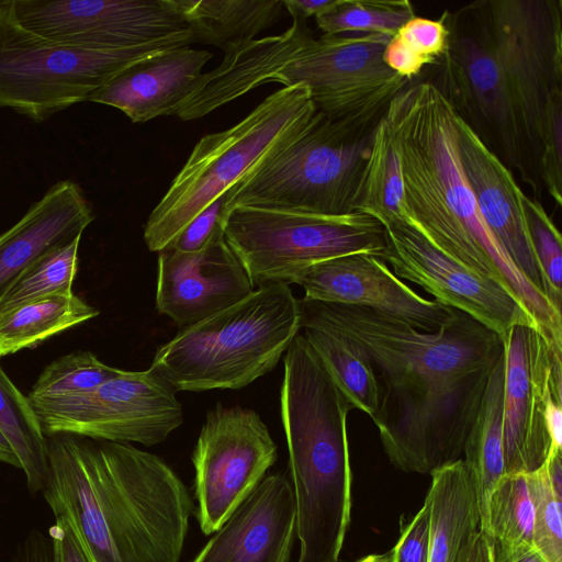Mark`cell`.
Wrapping results in <instances>:
<instances>
[{"label": "cell", "mask_w": 562, "mask_h": 562, "mask_svg": "<svg viewBox=\"0 0 562 562\" xmlns=\"http://www.w3.org/2000/svg\"><path fill=\"white\" fill-rule=\"evenodd\" d=\"M300 327L336 331L370 361L380 387L373 419L390 462L431 475L463 456L502 338L454 311L449 324L425 333L362 306L299 300Z\"/></svg>", "instance_id": "1"}, {"label": "cell", "mask_w": 562, "mask_h": 562, "mask_svg": "<svg viewBox=\"0 0 562 562\" xmlns=\"http://www.w3.org/2000/svg\"><path fill=\"white\" fill-rule=\"evenodd\" d=\"M42 494L92 562H180L192 497L158 456L131 443L46 436Z\"/></svg>", "instance_id": "2"}, {"label": "cell", "mask_w": 562, "mask_h": 562, "mask_svg": "<svg viewBox=\"0 0 562 562\" xmlns=\"http://www.w3.org/2000/svg\"><path fill=\"white\" fill-rule=\"evenodd\" d=\"M384 117L397 142L411 223L440 251L509 291L544 337L561 342V312L518 271L480 214L462 169L451 104L429 81H412Z\"/></svg>", "instance_id": "3"}, {"label": "cell", "mask_w": 562, "mask_h": 562, "mask_svg": "<svg viewBox=\"0 0 562 562\" xmlns=\"http://www.w3.org/2000/svg\"><path fill=\"white\" fill-rule=\"evenodd\" d=\"M280 35L254 38L224 54L221 64L203 72L175 115L203 117L250 90L279 82L305 86L321 113L358 128H371L409 80L383 61L392 35L368 33L315 38L307 20L291 14Z\"/></svg>", "instance_id": "4"}, {"label": "cell", "mask_w": 562, "mask_h": 562, "mask_svg": "<svg viewBox=\"0 0 562 562\" xmlns=\"http://www.w3.org/2000/svg\"><path fill=\"white\" fill-rule=\"evenodd\" d=\"M537 196L562 205V1H481Z\"/></svg>", "instance_id": "5"}, {"label": "cell", "mask_w": 562, "mask_h": 562, "mask_svg": "<svg viewBox=\"0 0 562 562\" xmlns=\"http://www.w3.org/2000/svg\"><path fill=\"white\" fill-rule=\"evenodd\" d=\"M300 329L299 300L289 285L263 283L180 329L158 348L151 367L177 391L238 390L270 372Z\"/></svg>", "instance_id": "6"}, {"label": "cell", "mask_w": 562, "mask_h": 562, "mask_svg": "<svg viewBox=\"0 0 562 562\" xmlns=\"http://www.w3.org/2000/svg\"><path fill=\"white\" fill-rule=\"evenodd\" d=\"M316 113L305 86L284 87L232 127L200 138L148 216V249L167 248L207 205L297 138Z\"/></svg>", "instance_id": "7"}, {"label": "cell", "mask_w": 562, "mask_h": 562, "mask_svg": "<svg viewBox=\"0 0 562 562\" xmlns=\"http://www.w3.org/2000/svg\"><path fill=\"white\" fill-rule=\"evenodd\" d=\"M376 126L358 128L317 111L297 138L226 192L225 211L237 205L321 214L356 211Z\"/></svg>", "instance_id": "8"}, {"label": "cell", "mask_w": 562, "mask_h": 562, "mask_svg": "<svg viewBox=\"0 0 562 562\" xmlns=\"http://www.w3.org/2000/svg\"><path fill=\"white\" fill-rule=\"evenodd\" d=\"M178 46L159 43L98 50L47 40L18 20L13 0H0V109H11L35 122L76 103L128 66Z\"/></svg>", "instance_id": "9"}, {"label": "cell", "mask_w": 562, "mask_h": 562, "mask_svg": "<svg viewBox=\"0 0 562 562\" xmlns=\"http://www.w3.org/2000/svg\"><path fill=\"white\" fill-rule=\"evenodd\" d=\"M224 237L259 285L295 283L314 263L345 255L382 259L386 248L382 223L360 211L321 214L237 205L225 211Z\"/></svg>", "instance_id": "10"}, {"label": "cell", "mask_w": 562, "mask_h": 562, "mask_svg": "<svg viewBox=\"0 0 562 562\" xmlns=\"http://www.w3.org/2000/svg\"><path fill=\"white\" fill-rule=\"evenodd\" d=\"M449 30L432 83L456 113L528 184V172L501 61L481 1L443 13ZM430 67V66H429ZM426 80V79H425Z\"/></svg>", "instance_id": "11"}, {"label": "cell", "mask_w": 562, "mask_h": 562, "mask_svg": "<svg viewBox=\"0 0 562 562\" xmlns=\"http://www.w3.org/2000/svg\"><path fill=\"white\" fill-rule=\"evenodd\" d=\"M176 391L150 366L145 371L122 370L89 392L30 402L45 436L69 434L149 447L182 424Z\"/></svg>", "instance_id": "12"}, {"label": "cell", "mask_w": 562, "mask_h": 562, "mask_svg": "<svg viewBox=\"0 0 562 562\" xmlns=\"http://www.w3.org/2000/svg\"><path fill=\"white\" fill-rule=\"evenodd\" d=\"M278 459V447L252 409L221 404L206 414L192 453L195 516L214 533Z\"/></svg>", "instance_id": "13"}, {"label": "cell", "mask_w": 562, "mask_h": 562, "mask_svg": "<svg viewBox=\"0 0 562 562\" xmlns=\"http://www.w3.org/2000/svg\"><path fill=\"white\" fill-rule=\"evenodd\" d=\"M20 23L57 43L112 50L198 42L169 0H13Z\"/></svg>", "instance_id": "14"}, {"label": "cell", "mask_w": 562, "mask_h": 562, "mask_svg": "<svg viewBox=\"0 0 562 562\" xmlns=\"http://www.w3.org/2000/svg\"><path fill=\"white\" fill-rule=\"evenodd\" d=\"M504 349L505 473H529L544 463L552 447L546 408L550 397L562 398V346L533 326L515 325Z\"/></svg>", "instance_id": "15"}, {"label": "cell", "mask_w": 562, "mask_h": 562, "mask_svg": "<svg viewBox=\"0 0 562 562\" xmlns=\"http://www.w3.org/2000/svg\"><path fill=\"white\" fill-rule=\"evenodd\" d=\"M382 260L393 273L422 286L440 303L463 312L504 341L515 325H537L525 306L495 281L481 277L436 248L412 223L385 226Z\"/></svg>", "instance_id": "16"}, {"label": "cell", "mask_w": 562, "mask_h": 562, "mask_svg": "<svg viewBox=\"0 0 562 562\" xmlns=\"http://www.w3.org/2000/svg\"><path fill=\"white\" fill-rule=\"evenodd\" d=\"M295 283L304 289V299L368 307L425 333H435L449 324L456 311L435 299L420 296L382 259L367 252L314 263Z\"/></svg>", "instance_id": "17"}, {"label": "cell", "mask_w": 562, "mask_h": 562, "mask_svg": "<svg viewBox=\"0 0 562 562\" xmlns=\"http://www.w3.org/2000/svg\"><path fill=\"white\" fill-rule=\"evenodd\" d=\"M252 291L254 282L224 234L196 252L171 247L158 252L156 308L180 329L238 303Z\"/></svg>", "instance_id": "18"}, {"label": "cell", "mask_w": 562, "mask_h": 562, "mask_svg": "<svg viewBox=\"0 0 562 562\" xmlns=\"http://www.w3.org/2000/svg\"><path fill=\"white\" fill-rule=\"evenodd\" d=\"M456 134L462 169L485 225L518 271L551 302L528 229L526 194L512 170L457 113Z\"/></svg>", "instance_id": "19"}, {"label": "cell", "mask_w": 562, "mask_h": 562, "mask_svg": "<svg viewBox=\"0 0 562 562\" xmlns=\"http://www.w3.org/2000/svg\"><path fill=\"white\" fill-rule=\"evenodd\" d=\"M295 533L291 482L265 476L192 562H290Z\"/></svg>", "instance_id": "20"}, {"label": "cell", "mask_w": 562, "mask_h": 562, "mask_svg": "<svg viewBox=\"0 0 562 562\" xmlns=\"http://www.w3.org/2000/svg\"><path fill=\"white\" fill-rule=\"evenodd\" d=\"M212 53L178 46L142 59L95 90L89 102L122 111L134 123L175 115L194 90Z\"/></svg>", "instance_id": "21"}, {"label": "cell", "mask_w": 562, "mask_h": 562, "mask_svg": "<svg viewBox=\"0 0 562 562\" xmlns=\"http://www.w3.org/2000/svg\"><path fill=\"white\" fill-rule=\"evenodd\" d=\"M94 218L78 183L68 179L54 183L0 234V297L41 256L82 236Z\"/></svg>", "instance_id": "22"}, {"label": "cell", "mask_w": 562, "mask_h": 562, "mask_svg": "<svg viewBox=\"0 0 562 562\" xmlns=\"http://www.w3.org/2000/svg\"><path fill=\"white\" fill-rule=\"evenodd\" d=\"M425 497L429 509L428 562H460L462 551L480 529V509L462 459L431 475Z\"/></svg>", "instance_id": "23"}, {"label": "cell", "mask_w": 562, "mask_h": 562, "mask_svg": "<svg viewBox=\"0 0 562 562\" xmlns=\"http://www.w3.org/2000/svg\"><path fill=\"white\" fill-rule=\"evenodd\" d=\"M198 42L224 54L251 41L276 24L283 0H169Z\"/></svg>", "instance_id": "24"}, {"label": "cell", "mask_w": 562, "mask_h": 562, "mask_svg": "<svg viewBox=\"0 0 562 562\" xmlns=\"http://www.w3.org/2000/svg\"><path fill=\"white\" fill-rule=\"evenodd\" d=\"M505 349L496 360L473 425L465 440L462 459L474 485L480 526L486 514L490 496L505 473L503 438V402Z\"/></svg>", "instance_id": "25"}, {"label": "cell", "mask_w": 562, "mask_h": 562, "mask_svg": "<svg viewBox=\"0 0 562 562\" xmlns=\"http://www.w3.org/2000/svg\"><path fill=\"white\" fill-rule=\"evenodd\" d=\"M98 315L95 307L75 294L47 296L3 312L0 314V358L33 349Z\"/></svg>", "instance_id": "26"}, {"label": "cell", "mask_w": 562, "mask_h": 562, "mask_svg": "<svg viewBox=\"0 0 562 562\" xmlns=\"http://www.w3.org/2000/svg\"><path fill=\"white\" fill-rule=\"evenodd\" d=\"M355 210L374 216L384 227L411 223L405 204L398 146L384 116L374 132Z\"/></svg>", "instance_id": "27"}, {"label": "cell", "mask_w": 562, "mask_h": 562, "mask_svg": "<svg viewBox=\"0 0 562 562\" xmlns=\"http://www.w3.org/2000/svg\"><path fill=\"white\" fill-rule=\"evenodd\" d=\"M303 336L333 376L352 408L375 418L380 387L374 370L363 350L330 329L304 324Z\"/></svg>", "instance_id": "28"}, {"label": "cell", "mask_w": 562, "mask_h": 562, "mask_svg": "<svg viewBox=\"0 0 562 562\" xmlns=\"http://www.w3.org/2000/svg\"><path fill=\"white\" fill-rule=\"evenodd\" d=\"M493 542L495 562H507L533 546V507L526 473L505 474L493 490L480 526Z\"/></svg>", "instance_id": "29"}, {"label": "cell", "mask_w": 562, "mask_h": 562, "mask_svg": "<svg viewBox=\"0 0 562 562\" xmlns=\"http://www.w3.org/2000/svg\"><path fill=\"white\" fill-rule=\"evenodd\" d=\"M0 429L13 448L31 494L42 492L48 471L46 436L29 400L0 364Z\"/></svg>", "instance_id": "30"}, {"label": "cell", "mask_w": 562, "mask_h": 562, "mask_svg": "<svg viewBox=\"0 0 562 562\" xmlns=\"http://www.w3.org/2000/svg\"><path fill=\"white\" fill-rule=\"evenodd\" d=\"M80 239L50 249L21 273L0 297V314L47 296L74 294Z\"/></svg>", "instance_id": "31"}, {"label": "cell", "mask_w": 562, "mask_h": 562, "mask_svg": "<svg viewBox=\"0 0 562 562\" xmlns=\"http://www.w3.org/2000/svg\"><path fill=\"white\" fill-rule=\"evenodd\" d=\"M415 11L407 0H335L315 16L323 34L385 33L394 35Z\"/></svg>", "instance_id": "32"}, {"label": "cell", "mask_w": 562, "mask_h": 562, "mask_svg": "<svg viewBox=\"0 0 562 562\" xmlns=\"http://www.w3.org/2000/svg\"><path fill=\"white\" fill-rule=\"evenodd\" d=\"M121 372L100 361L92 352L77 350L50 362L27 397L30 401H41L89 392Z\"/></svg>", "instance_id": "33"}, {"label": "cell", "mask_w": 562, "mask_h": 562, "mask_svg": "<svg viewBox=\"0 0 562 562\" xmlns=\"http://www.w3.org/2000/svg\"><path fill=\"white\" fill-rule=\"evenodd\" d=\"M527 474L533 507V546L548 562H562V496L552 488L543 464Z\"/></svg>", "instance_id": "34"}, {"label": "cell", "mask_w": 562, "mask_h": 562, "mask_svg": "<svg viewBox=\"0 0 562 562\" xmlns=\"http://www.w3.org/2000/svg\"><path fill=\"white\" fill-rule=\"evenodd\" d=\"M526 217L532 246L551 293V303L561 311L562 239L559 229L537 199L526 195Z\"/></svg>", "instance_id": "35"}, {"label": "cell", "mask_w": 562, "mask_h": 562, "mask_svg": "<svg viewBox=\"0 0 562 562\" xmlns=\"http://www.w3.org/2000/svg\"><path fill=\"white\" fill-rule=\"evenodd\" d=\"M394 35L429 67L443 55L449 30L443 14L439 20L414 16Z\"/></svg>", "instance_id": "36"}, {"label": "cell", "mask_w": 562, "mask_h": 562, "mask_svg": "<svg viewBox=\"0 0 562 562\" xmlns=\"http://www.w3.org/2000/svg\"><path fill=\"white\" fill-rule=\"evenodd\" d=\"M225 203L226 193L198 214L168 247L183 252H196L223 235Z\"/></svg>", "instance_id": "37"}, {"label": "cell", "mask_w": 562, "mask_h": 562, "mask_svg": "<svg viewBox=\"0 0 562 562\" xmlns=\"http://www.w3.org/2000/svg\"><path fill=\"white\" fill-rule=\"evenodd\" d=\"M428 552L429 509L424 502L409 522L402 527L391 553L393 562H428Z\"/></svg>", "instance_id": "38"}, {"label": "cell", "mask_w": 562, "mask_h": 562, "mask_svg": "<svg viewBox=\"0 0 562 562\" xmlns=\"http://www.w3.org/2000/svg\"><path fill=\"white\" fill-rule=\"evenodd\" d=\"M47 535L54 546L55 562H92L66 519L55 517Z\"/></svg>", "instance_id": "39"}, {"label": "cell", "mask_w": 562, "mask_h": 562, "mask_svg": "<svg viewBox=\"0 0 562 562\" xmlns=\"http://www.w3.org/2000/svg\"><path fill=\"white\" fill-rule=\"evenodd\" d=\"M13 562H55L54 546L48 535L32 530L20 542Z\"/></svg>", "instance_id": "40"}, {"label": "cell", "mask_w": 562, "mask_h": 562, "mask_svg": "<svg viewBox=\"0 0 562 562\" xmlns=\"http://www.w3.org/2000/svg\"><path fill=\"white\" fill-rule=\"evenodd\" d=\"M460 562H495L492 540L482 531H475L465 544Z\"/></svg>", "instance_id": "41"}, {"label": "cell", "mask_w": 562, "mask_h": 562, "mask_svg": "<svg viewBox=\"0 0 562 562\" xmlns=\"http://www.w3.org/2000/svg\"><path fill=\"white\" fill-rule=\"evenodd\" d=\"M335 0H283L284 8L290 14H297L307 20L328 9Z\"/></svg>", "instance_id": "42"}, {"label": "cell", "mask_w": 562, "mask_h": 562, "mask_svg": "<svg viewBox=\"0 0 562 562\" xmlns=\"http://www.w3.org/2000/svg\"><path fill=\"white\" fill-rule=\"evenodd\" d=\"M543 467L553 491L562 496V450L551 449Z\"/></svg>", "instance_id": "43"}, {"label": "cell", "mask_w": 562, "mask_h": 562, "mask_svg": "<svg viewBox=\"0 0 562 562\" xmlns=\"http://www.w3.org/2000/svg\"><path fill=\"white\" fill-rule=\"evenodd\" d=\"M0 462L7 463L14 468L21 469V463L11 447L10 442L5 438L4 434L0 429Z\"/></svg>", "instance_id": "44"}, {"label": "cell", "mask_w": 562, "mask_h": 562, "mask_svg": "<svg viewBox=\"0 0 562 562\" xmlns=\"http://www.w3.org/2000/svg\"><path fill=\"white\" fill-rule=\"evenodd\" d=\"M507 562H548L536 549L525 552Z\"/></svg>", "instance_id": "45"}, {"label": "cell", "mask_w": 562, "mask_h": 562, "mask_svg": "<svg viewBox=\"0 0 562 562\" xmlns=\"http://www.w3.org/2000/svg\"><path fill=\"white\" fill-rule=\"evenodd\" d=\"M356 562H393V561H392V553H391V551H389L386 553L370 554V555H367Z\"/></svg>", "instance_id": "46"}]
</instances>
